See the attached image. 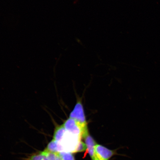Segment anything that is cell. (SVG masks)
Masks as SVG:
<instances>
[{"label": "cell", "mask_w": 160, "mask_h": 160, "mask_svg": "<svg viewBox=\"0 0 160 160\" xmlns=\"http://www.w3.org/2000/svg\"><path fill=\"white\" fill-rule=\"evenodd\" d=\"M85 139V144L87 146L88 152L92 160L95 159V147L97 145L95 140L89 134L86 135L84 138Z\"/></svg>", "instance_id": "4"}, {"label": "cell", "mask_w": 160, "mask_h": 160, "mask_svg": "<svg viewBox=\"0 0 160 160\" xmlns=\"http://www.w3.org/2000/svg\"><path fill=\"white\" fill-rule=\"evenodd\" d=\"M81 138L65 129L61 138L57 142L62 147L64 151L74 153Z\"/></svg>", "instance_id": "1"}, {"label": "cell", "mask_w": 160, "mask_h": 160, "mask_svg": "<svg viewBox=\"0 0 160 160\" xmlns=\"http://www.w3.org/2000/svg\"><path fill=\"white\" fill-rule=\"evenodd\" d=\"M95 158L98 160H109L114 155V152L101 145L97 144L95 147Z\"/></svg>", "instance_id": "3"}, {"label": "cell", "mask_w": 160, "mask_h": 160, "mask_svg": "<svg viewBox=\"0 0 160 160\" xmlns=\"http://www.w3.org/2000/svg\"><path fill=\"white\" fill-rule=\"evenodd\" d=\"M69 118L72 119L85 128H88L84 111L81 101L76 104L72 111L70 113Z\"/></svg>", "instance_id": "2"}, {"label": "cell", "mask_w": 160, "mask_h": 160, "mask_svg": "<svg viewBox=\"0 0 160 160\" xmlns=\"http://www.w3.org/2000/svg\"><path fill=\"white\" fill-rule=\"evenodd\" d=\"M46 149L53 152H64L63 148L58 142L53 139L48 143Z\"/></svg>", "instance_id": "5"}, {"label": "cell", "mask_w": 160, "mask_h": 160, "mask_svg": "<svg viewBox=\"0 0 160 160\" xmlns=\"http://www.w3.org/2000/svg\"><path fill=\"white\" fill-rule=\"evenodd\" d=\"M87 149V146H86L85 143L81 141L79 142L78 145L77 146V149L76 150L75 152H83L85 151Z\"/></svg>", "instance_id": "9"}, {"label": "cell", "mask_w": 160, "mask_h": 160, "mask_svg": "<svg viewBox=\"0 0 160 160\" xmlns=\"http://www.w3.org/2000/svg\"><path fill=\"white\" fill-rule=\"evenodd\" d=\"M27 160H49L45 155L40 152L31 156Z\"/></svg>", "instance_id": "8"}, {"label": "cell", "mask_w": 160, "mask_h": 160, "mask_svg": "<svg viewBox=\"0 0 160 160\" xmlns=\"http://www.w3.org/2000/svg\"><path fill=\"white\" fill-rule=\"evenodd\" d=\"M57 153L62 160H75L72 153L64 151Z\"/></svg>", "instance_id": "7"}, {"label": "cell", "mask_w": 160, "mask_h": 160, "mask_svg": "<svg viewBox=\"0 0 160 160\" xmlns=\"http://www.w3.org/2000/svg\"><path fill=\"white\" fill-rule=\"evenodd\" d=\"M41 152L49 160H62L57 152H50L46 149Z\"/></svg>", "instance_id": "6"}, {"label": "cell", "mask_w": 160, "mask_h": 160, "mask_svg": "<svg viewBox=\"0 0 160 160\" xmlns=\"http://www.w3.org/2000/svg\"><path fill=\"white\" fill-rule=\"evenodd\" d=\"M94 160H98L97 159L95 158Z\"/></svg>", "instance_id": "10"}]
</instances>
